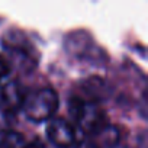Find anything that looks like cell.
Segmentation results:
<instances>
[{
	"instance_id": "obj_9",
	"label": "cell",
	"mask_w": 148,
	"mask_h": 148,
	"mask_svg": "<svg viewBox=\"0 0 148 148\" xmlns=\"http://www.w3.org/2000/svg\"><path fill=\"white\" fill-rule=\"evenodd\" d=\"M103 138H105V141H106V144L108 145H115L116 142H118V138H119V134H118V131L115 129V126H108L102 134H100Z\"/></svg>"
},
{
	"instance_id": "obj_11",
	"label": "cell",
	"mask_w": 148,
	"mask_h": 148,
	"mask_svg": "<svg viewBox=\"0 0 148 148\" xmlns=\"http://www.w3.org/2000/svg\"><path fill=\"white\" fill-rule=\"evenodd\" d=\"M74 148H99V145L92 139H82L79 144H76Z\"/></svg>"
},
{
	"instance_id": "obj_7",
	"label": "cell",
	"mask_w": 148,
	"mask_h": 148,
	"mask_svg": "<svg viewBox=\"0 0 148 148\" xmlns=\"http://www.w3.org/2000/svg\"><path fill=\"white\" fill-rule=\"evenodd\" d=\"M25 136L15 131H8L0 138V148H25Z\"/></svg>"
},
{
	"instance_id": "obj_1",
	"label": "cell",
	"mask_w": 148,
	"mask_h": 148,
	"mask_svg": "<svg viewBox=\"0 0 148 148\" xmlns=\"http://www.w3.org/2000/svg\"><path fill=\"white\" fill-rule=\"evenodd\" d=\"M70 112L79 126L92 135H100L109 125L105 112L93 102H86L80 97L70 100Z\"/></svg>"
},
{
	"instance_id": "obj_12",
	"label": "cell",
	"mask_w": 148,
	"mask_h": 148,
	"mask_svg": "<svg viewBox=\"0 0 148 148\" xmlns=\"http://www.w3.org/2000/svg\"><path fill=\"white\" fill-rule=\"evenodd\" d=\"M25 148H45V147H44L39 141H34V142H31V144H26Z\"/></svg>"
},
{
	"instance_id": "obj_2",
	"label": "cell",
	"mask_w": 148,
	"mask_h": 148,
	"mask_svg": "<svg viewBox=\"0 0 148 148\" xmlns=\"http://www.w3.org/2000/svg\"><path fill=\"white\" fill-rule=\"evenodd\" d=\"M58 109V95L51 87L36 90L34 95L25 99L23 110L29 121L44 122L48 121Z\"/></svg>"
},
{
	"instance_id": "obj_5",
	"label": "cell",
	"mask_w": 148,
	"mask_h": 148,
	"mask_svg": "<svg viewBox=\"0 0 148 148\" xmlns=\"http://www.w3.org/2000/svg\"><path fill=\"white\" fill-rule=\"evenodd\" d=\"M0 99H2L3 109H6L10 113L16 112L18 109H21L23 106V102H25V95H23L22 86L18 82H8L2 87Z\"/></svg>"
},
{
	"instance_id": "obj_8",
	"label": "cell",
	"mask_w": 148,
	"mask_h": 148,
	"mask_svg": "<svg viewBox=\"0 0 148 148\" xmlns=\"http://www.w3.org/2000/svg\"><path fill=\"white\" fill-rule=\"evenodd\" d=\"M12 113L8 112L6 109H3L2 106H0V132H8L10 125H12Z\"/></svg>"
},
{
	"instance_id": "obj_4",
	"label": "cell",
	"mask_w": 148,
	"mask_h": 148,
	"mask_svg": "<svg viewBox=\"0 0 148 148\" xmlns=\"http://www.w3.org/2000/svg\"><path fill=\"white\" fill-rule=\"evenodd\" d=\"M47 136L57 148H71L76 144V131L62 118H55L48 123Z\"/></svg>"
},
{
	"instance_id": "obj_10",
	"label": "cell",
	"mask_w": 148,
	"mask_h": 148,
	"mask_svg": "<svg viewBox=\"0 0 148 148\" xmlns=\"http://www.w3.org/2000/svg\"><path fill=\"white\" fill-rule=\"evenodd\" d=\"M9 73H10V64L8 60H5L3 57H0V84H2L6 77L9 76Z\"/></svg>"
},
{
	"instance_id": "obj_3",
	"label": "cell",
	"mask_w": 148,
	"mask_h": 148,
	"mask_svg": "<svg viewBox=\"0 0 148 148\" xmlns=\"http://www.w3.org/2000/svg\"><path fill=\"white\" fill-rule=\"evenodd\" d=\"M65 49L77 60L89 61L92 64H102L103 61H106L105 51L100 49L89 35L82 32L68 35V38L65 39Z\"/></svg>"
},
{
	"instance_id": "obj_6",
	"label": "cell",
	"mask_w": 148,
	"mask_h": 148,
	"mask_svg": "<svg viewBox=\"0 0 148 148\" xmlns=\"http://www.w3.org/2000/svg\"><path fill=\"white\" fill-rule=\"evenodd\" d=\"M83 89L90 97H93L96 100L108 99L110 96V92H112V87L108 83V80H105L99 76H93V77L87 79L83 83Z\"/></svg>"
}]
</instances>
